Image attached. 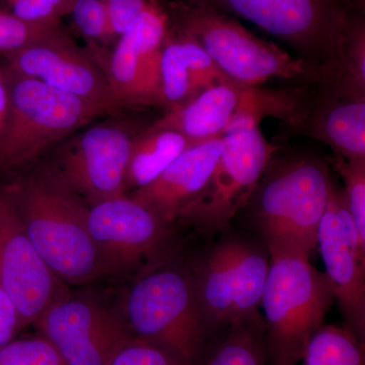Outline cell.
I'll list each match as a JSON object with an SVG mask.
<instances>
[{"label": "cell", "instance_id": "obj_1", "mask_svg": "<svg viewBox=\"0 0 365 365\" xmlns=\"http://www.w3.org/2000/svg\"><path fill=\"white\" fill-rule=\"evenodd\" d=\"M333 184L327 163L314 155L271 160L244 207L270 260L311 258Z\"/></svg>", "mask_w": 365, "mask_h": 365}, {"label": "cell", "instance_id": "obj_2", "mask_svg": "<svg viewBox=\"0 0 365 365\" xmlns=\"http://www.w3.org/2000/svg\"><path fill=\"white\" fill-rule=\"evenodd\" d=\"M33 246L66 284L109 275L88 230V205L53 169L9 185Z\"/></svg>", "mask_w": 365, "mask_h": 365}, {"label": "cell", "instance_id": "obj_3", "mask_svg": "<svg viewBox=\"0 0 365 365\" xmlns=\"http://www.w3.org/2000/svg\"><path fill=\"white\" fill-rule=\"evenodd\" d=\"M252 21L297 52L319 86L341 91L345 47L354 13L349 0H190Z\"/></svg>", "mask_w": 365, "mask_h": 365}, {"label": "cell", "instance_id": "obj_4", "mask_svg": "<svg viewBox=\"0 0 365 365\" xmlns=\"http://www.w3.org/2000/svg\"><path fill=\"white\" fill-rule=\"evenodd\" d=\"M120 311L136 339L167 350L185 365H203L210 332L188 266L167 261L139 274Z\"/></svg>", "mask_w": 365, "mask_h": 365}, {"label": "cell", "instance_id": "obj_5", "mask_svg": "<svg viewBox=\"0 0 365 365\" xmlns=\"http://www.w3.org/2000/svg\"><path fill=\"white\" fill-rule=\"evenodd\" d=\"M334 297L326 273L299 256L271 259L262 294L268 365H297Z\"/></svg>", "mask_w": 365, "mask_h": 365}, {"label": "cell", "instance_id": "obj_6", "mask_svg": "<svg viewBox=\"0 0 365 365\" xmlns=\"http://www.w3.org/2000/svg\"><path fill=\"white\" fill-rule=\"evenodd\" d=\"M174 16L176 30L195 41L232 81L251 86L271 79L319 86L317 72L302 59L256 37L228 14L190 2L178 6Z\"/></svg>", "mask_w": 365, "mask_h": 365}, {"label": "cell", "instance_id": "obj_7", "mask_svg": "<svg viewBox=\"0 0 365 365\" xmlns=\"http://www.w3.org/2000/svg\"><path fill=\"white\" fill-rule=\"evenodd\" d=\"M316 88L313 85L262 88L228 78L187 104L168 110L153 126L180 132L192 145L220 138L242 122L259 124L269 117L299 131Z\"/></svg>", "mask_w": 365, "mask_h": 365}, {"label": "cell", "instance_id": "obj_8", "mask_svg": "<svg viewBox=\"0 0 365 365\" xmlns=\"http://www.w3.org/2000/svg\"><path fill=\"white\" fill-rule=\"evenodd\" d=\"M267 250L237 237H222L188 265L199 311L209 332L262 322L258 313L267 279Z\"/></svg>", "mask_w": 365, "mask_h": 365}, {"label": "cell", "instance_id": "obj_9", "mask_svg": "<svg viewBox=\"0 0 365 365\" xmlns=\"http://www.w3.org/2000/svg\"><path fill=\"white\" fill-rule=\"evenodd\" d=\"M6 72L9 109L0 134V172L26 165L48 146L104 114L90 103L37 79Z\"/></svg>", "mask_w": 365, "mask_h": 365}, {"label": "cell", "instance_id": "obj_10", "mask_svg": "<svg viewBox=\"0 0 365 365\" xmlns=\"http://www.w3.org/2000/svg\"><path fill=\"white\" fill-rule=\"evenodd\" d=\"M222 143L207 182L178 218L206 237L230 227L248 203L277 150L266 140L259 124L252 121L230 128L222 136Z\"/></svg>", "mask_w": 365, "mask_h": 365}, {"label": "cell", "instance_id": "obj_11", "mask_svg": "<svg viewBox=\"0 0 365 365\" xmlns=\"http://www.w3.org/2000/svg\"><path fill=\"white\" fill-rule=\"evenodd\" d=\"M88 230L108 274H139L169 260L173 225L126 195L88 206Z\"/></svg>", "mask_w": 365, "mask_h": 365}, {"label": "cell", "instance_id": "obj_12", "mask_svg": "<svg viewBox=\"0 0 365 365\" xmlns=\"http://www.w3.org/2000/svg\"><path fill=\"white\" fill-rule=\"evenodd\" d=\"M34 325L67 365H106L118 348L133 337L120 309L69 292Z\"/></svg>", "mask_w": 365, "mask_h": 365}, {"label": "cell", "instance_id": "obj_13", "mask_svg": "<svg viewBox=\"0 0 365 365\" xmlns=\"http://www.w3.org/2000/svg\"><path fill=\"white\" fill-rule=\"evenodd\" d=\"M0 287L14 302L21 329L68 292L33 246L9 185H0Z\"/></svg>", "mask_w": 365, "mask_h": 365}, {"label": "cell", "instance_id": "obj_14", "mask_svg": "<svg viewBox=\"0 0 365 365\" xmlns=\"http://www.w3.org/2000/svg\"><path fill=\"white\" fill-rule=\"evenodd\" d=\"M6 71L14 76L37 79L95 106L108 114L116 112L119 102L107 74L74 46L63 33L26 46L6 54Z\"/></svg>", "mask_w": 365, "mask_h": 365}, {"label": "cell", "instance_id": "obj_15", "mask_svg": "<svg viewBox=\"0 0 365 365\" xmlns=\"http://www.w3.org/2000/svg\"><path fill=\"white\" fill-rule=\"evenodd\" d=\"M133 137L113 125H98L71 144L52 168L69 188L91 204L125 195Z\"/></svg>", "mask_w": 365, "mask_h": 365}, {"label": "cell", "instance_id": "obj_16", "mask_svg": "<svg viewBox=\"0 0 365 365\" xmlns=\"http://www.w3.org/2000/svg\"><path fill=\"white\" fill-rule=\"evenodd\" d=\"M168 31V14L150 2L120 36L106 74L122 106L158 104L160 51Z\"/></svg>", "mask_w": 365, "mask_h": 365}, {"label": "cell", "instance_id": "obj_17", "mask_svg": "<svg viewBox=\"0 0 365 365\" xmlns=\"http://www.w3.org/2000/svg\"><path fill=\"white\" fill-rule=\"evenodd\" d=\"M318 248L345 327L365 343V252L346 239L331 193L319 223Z\"/></svg>", "mask_w": 365, "mask_h": 365}, {"label": "cell", "instance_id": "obj_18", "mask_svg": "<svg viewBox=\"0 0 365 365\" xmlns=\"http://www.w3.org/2000/svg\"><path fill=\"white\" fill-rule=\"evenodd\" d=\"M222 148V137L190 146L157 179L135 190L132 198L163 222L174 225L205 186Z\"/></svg>", "mask_w": 365, "mask_h": 365}, {"label": "cell", "instance_id": "obj_19", "mask_svg": "<svg viewBox=\"0 0 365 365\" xmlns=\"http://www.w3.org/2000/svg\"><path fill=\"white\" fill-rule=\"evenodd\" d=\"M299 131L326 143L338 157L365 160V98L318 86Z\"/></svg>", "mask_w": 365, "mask_h": 365}, {"label": "cell", "instance_id": "obj_20", "mask_svg": "<svg viewBox=\"0 0 365 365\" xmlns=\"http://www.w3.org/2000/svg\"><path fill=\"white\" fill-rule=\"evenodd\" d=\"M158 105L168 110L187 104L202 91L228 78L195 41L184 33L167 37L160 51Z\"/></svg>", "mask_w": 365, "mask_h": 365}, {"label": "cell", "instance_id": "obj_21", "mask_svg": "<svg viewBox=\"0 0 365 365\" xmlns=\"http://www.w3.org/2000/svg\"><path fill=\"white\" fill-rule=\"evenodd\" d=\"M191 145L180 132L151 126L132 140L125 187L135 191L150 184Z\"/></svg>", "mask_w": 365, "mask_h": 365}, {"label": "cell", "instance_id": "obj_22", "mask_svg": "<svg viewBox=\"0 0 365 365\" xmlns=\"http://www.w3.org/2000/svg\"><path fill=\"white\" fill-rule=\"evenodd\" d=\"M304 365H365V343L347 328L322 326L309 340Z\"/></svg>", "mask_w": 365, "mask_h": 365}, {"label": "cell", "instance_id": "obj_23", "mask_svg": "<svg viewBox=\"0 0 365 365\" xmlns=\"http://www.w3.org/2000/svg\"><path fill=\"white\" fill-rule=\"evenodd\" d=\"M264 333L263 321L230 326L227 337L203 365H268Z\"/></svg>", "mask_w": 365, "mask_h": 365}, {"label": "cell", "instance_id": "obj_24", "mask_svg": "<svg viewBox=\"0 0 365 365\" xmlns=\"http://www.w3.org/2000/svg\"><path fill=\"white\" fill-rule=\"evenodd\" d=\"M354 11L345 47V76L340 93L365 98V24Z\"/></svg>", "mask_w": 365, "mask_h": 365}, {"label": "cell", "instance_id": "obj_25", "mask_svg": "<svg viewBox=\"0 0 365 365\" xmlns=\"http://www.w3.org/2000/svg\"><path fill=\"white\" fill-rule=\"evenodd\" d=\"M62 34L58 24H33L0 9V52L4 55Z\"/></svg>", "mask_w": 365, "mask_h": 365}, {"label": "cell", "instance_id": "obj_26", "mask_svg": "<svg viewBox=\"0 0 365 365\" xmlns=\"http://www.w3.org/2000/svg\"><path fill=\"white\" fill-rule=\"evenodd\" d=\"M332 163L344 181L343 191L348 208L360 242L365 245V160H346L335 155Z\"/></svg>", "mask_w": 365, "mask_h": 365}, {"label": "cell", "instance_id": "obj_27", "mask_svg": "<svg viewBox=\"0 0 365 365\" xmlns=\"http://www.w3.org/2000/svg\"><path fill=\"white\" fill-rule=\"evenodd\" d=\"M0 365H67L44 336L13 340L0 348Z\"/></svg>", "mask_w": 365, "mask_h": 365}, {"label": "cell", "instance_id": "obj_28", "mask_svg": "<svg viewBox=\"0 0 365 365\" xmlns=\"http://www.w3.org/2000/svg\"><path fill=\"white\" fill-rule=\"evenodd\" d=\"M106 365H185L172 353L132 337L118 348Z\"/></svg>", "mask_w": 365, "mask_h": 365}, {"label": "cell", "instance_id": "obj_29", "mask_svg": "<svg viewBox=\"0 0 365 365\" xmlns=\"http://www.w3.org/2000/svg\"><path fill=\"white\" fill-rule=\"evenodd\" d=\"M11 14L33 24H58L60 16L71 13L76 0H6Z\"/></svg>", "mask_w": 365, "mask_h": 365}, {"label": "cell", "instance_id": "obj_30", "mask_svg": "<svg viewBox=\"0 0 365 365\" xmlns=\"http://www.w3.org/2000/svg\"><path fill=\"white\" fill-rule=\"evenodd\" d=\"M71 14L86 37L104 39L113 36L107 7L103 0H76Z\"/></svg>", "mask_w": 365, "mask_h": 365}, {"label": "cell", "instance_id": "obj_31", "mask_svg": "<svg viewBox=\"0 0 365 365\" xmlns=\"http://www.w3.org/2000/svg\"><path fill=\"white\" fill-rule=\"evenodd\" d=\"M107 7L113 35L126 32L143 14L150 1L148 0H103Z\"/></svg>", "mask_w": 365, "mask_h": 365}, {"label": "cell", "instance_id": "obj_32", "mask_svg": "<svg viewBox=\"0 0 365 365\" xmlns=\"http://www.w3.org/2000/svg\"><path fill=\"white\" fill-rule=\"evenodd\" d=\"M21 330L18 311L9 295L0 287V348L14 340Z\"/></svg>", "mask_w": 365, "mask_h": 365}, {"label": "cell", "instance_id": "obj_33", "mask_svg": "<svg viewBox=\"0 0 365 365\" xmlns=\"http://www.w3.org/2000/svg\"><path fill=\"white\" fill-rule=\"evenodd\" d=\"M9 109V79L4 68H0V134L6 126Z\"/></svg>", "mask_w": 365, "mask_h": 365}]
</instances>
